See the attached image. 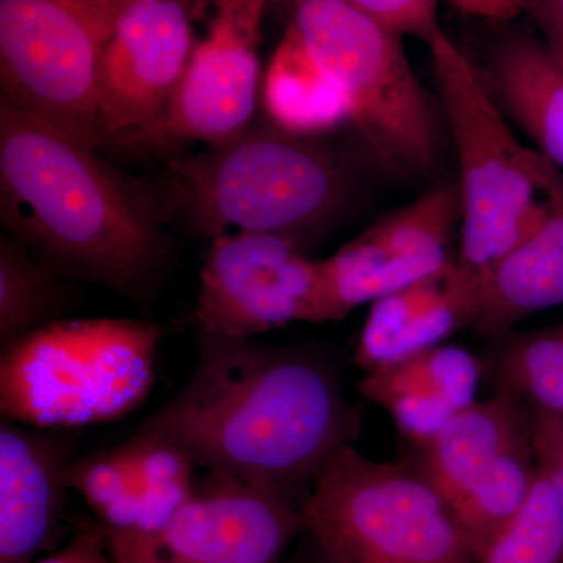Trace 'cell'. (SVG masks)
Returning a JSON list of instances; mask_svg holds the SVG:
<instances>
[{"label": "cell", "mask_w": 563, "mask_h": 563, "mask_svg": "<svg viewBox=\"0 0 563 563\" xmlns=\"http://www.w3.org/2000/svg\"><path fill=\"white\" fill-rule=\"evenodd\" d=\"M195 331L254 339L292 322H325L321 263L272 233L211 240L192 312Z\"/></svg>", "instance_id": "obj_9"}, {"label": "cell", "mask_w": 563, "mask_h": 563, "mask_svg": "<svg viewBox=\"0 0 563 563\" xmlns=\"http://www.w3.org/2000/svg\"><path fill=\"white\" fill-rule=\"evenodd\" d=\"M68 279L52 272L27 247L0 235V344L3 347L68 312Z\"/></svg>", "instance_id": "obj_20"}, {"label": "cell", "mask_w": 563, "mask_h": 563, "mask_svg": "<svg viewBox=\"0 0 563 563\" xmlns=\"http://www.w3.org/2000/svg\"><path fill=\"white\" fill-rule=\"evenodd\" d=\"M0 221L65 279L143 306L169 268L173 242L154 181L125 176L96 147L0 99Z\"/></svg>", "instance_id": "obj_2"}, {"label": "cell", "mask_w": 563, "mask_h": 563, "mask_svg": "<svg viewBox=\"0 0 563 563\" xmlns=\"http://www.w3.org/2000/svg\"><path fill=\"white\" fill-rule=\"evenodd\" d=\"M532 442L504 455L451 504V512L474 562L523 510L533 481Z\"/></svg>", "instance_id": "obj_21"}, {"label": "cell", "mask_w": 563, "mask_h": 563, "mask_svg": "<svg viewBox=\"0 0 563 563\" xmlns=\"http://www.w3.org/2000/svg\"><path fill=\"white\" fill-rule=\"evenodd\" d=\"M303 537H306V539L299 544L298 551H296L295 554L287 555L282 563H328V561L322 558L313 540L310 539L307 533H303Z\"/></svg>", "instance_id": "obj_30"}, {"label": "cell", "mask_w": 563, "mask_h": 563, "mask_svg": "<svg viewBox=\"0 0 563 563\" xmlns=\"http://www.w3.org/2000/svg\"><path fill=\"white\" fill-rule=\"evenodd\" d=\"M476 65V63H474ZM481 79L507 118H512L563 173V58L531 24L504 27L488 43Z\"/></svg>", "instance_id": "obj_16"}, {"label": "cell", "mask_w": 563, "mask_h": 563, "mask_svg": "<svg viewBox=\"0 0 563 563\" xmlns=\"http://www.w3.org/2000/svg\"><path fill=\"white\" fill-rule=\"evenodd\" d=\"M70 490L79 492L95 510L107 537L125 536L135 525L139 485L117 448L85 455L69 470Z\"/></svg>", "instance_id": "obj_24"}, {"label": "cell", "mask_w": 563, "mask_h": 563, "mask_svg": "<svg viewBox=\"0 0 563 563\" xmlns=\"http://www.w3.org/2000/svg\"><path fill=\"white\" fill-rule=\"evenodd\" d=\"M263 106L273 125L303 139H322L351 122L346 99L314 63L291 21L266 70Z\"/></svg>", "instance_id": "obj_19"}, {"label": "cell", "mask_w": 563, "mask_h": 563, "mask_svg": "<svg viewBox=\"0 0 563 563\" xmlns=\"http://www.w3.org/2000/svg\"><path fill=\"white\" fill-rule=\"evenodd\" d=\"M131 0H2L0 99L98 150L99 70Z\"/></svg>", "instance_id": "obj_8"}, {"label": "cell", "mask_w": 563, "mask_h": 563, "mask_svg": "<svg viewBox=\"0 0 563 563\" xmlns=\"http://www.w3.org/2000/svg\"><path fill=\"white\" fill-rule=\"evenodd\" d=\"M266 3L221 0L209 33L196 44L172 106L147 131L114 141L169 147L199 140L220 147L252 128L261 88L262 21Z\"/></svg>", "instance_id": "obj_11"}, {"label": "cell", "mask_w": 563, "mask_h": 563, "mask_svg": "<svg viewBox=\"0 0 563 563\" xmlns=\"http://www.w3.org/2000/svg\"><path fill=\"white\" fill-rule=\"evenodd\" d=\"M301 515L328 563H474L450 504L420 468L374 462L352 444L314 474Z\"/></svg>", "instance_id": "obj_6"}, {"label": "cell", "mask_w": 563, "mask_h": 563, "mask_svg": "<svg viewBox=\"0 0 563 563\" xmlns=\"http://www.w3.org/2000/svg\"><path fill=\"white\" fill-rule=\"evenodd\" d=\"M448 5L466 16L479 18L493 24L506 25L525 14L523 2L520 0H455Z\"/></svg>", "instance_id": "obj_29"}, {"label": "cell", "mask_w": 563, "mask_h": 563, "mask_svg": "<svg viewBox=\"0 0 563 563\" xmlns=\"http://www.w3.org/2000/svg\"><path fill=\"white\" fill-rule=\"evenodd\" d=\"M384 32L396 38L412 36L429 47L444 35L440 24L439 3L432 0H351Z\"/></svg>", "instance_id": "obj_25"}, {"label": "cell", "mask_w": 563, "mask_h": 563, "mask_svg": "<svg viewBox=\"0 0 563 563\" xmlns=\"http://www.w3.org/2000/svg\"><path fill=\"white\" fill-rule=\"evenodd\" d=\"M190 379L139 433L209 473L291 493L361 432L335 366L307 347L195 331Z\"/></svg>", "instance_id": "obj_1"}, {"label": "cell", "mask_w": 563, "mask_h": 563, "mask_svg": "<svg viewBox=\"0 0 563 563\" xmlns=\"http://www.w3.org/2000/svg\"><path fill=\"white\" fill-rule=\"evenodd\" d=\"M479 377L481 363L472 352L443 343L365 373L357 390L421 446L474 402Z\"/></svg>", "instance_id": "obj_17"}, {"label": "cell", "mask_w": 563, "mask_h": 563, "mask_svg": "<svg viewBox=\"0 0 563 563\" xmlns=\"http://www.w3.org/2000/svg\"><path fill=\"white\" fill-rule=\"evenodd\" d=\"M523 401L499 387L490 398L455 413L421 444L418 468L450 506L488 466L531 443L532 417Z\"/></svg>", "instance_id": "obj_18"}, {"label": "cell", "mask_w": 563, "mask_h": 563, "mask_svg": "<svg viewBox=\"0 0 563 563\" xmlns=\"http://www.w3.org/2000/svg\"><path fill=\"white\" fill-rule=\"evenodd\" d=\"M531 442L537 468L553 488L563 514V417L533 410Z\"/></svg>", "instance_id": "obj_26"}, {"label": "cell", "mask_w": 563, "mask_h": 563, "mask_svg": "<svg viewBox=\"0 0 563 563\" xmlns=\"http://www.w3.org/2000/svg\"><path fill=\"white\" fill-rule=\"evenodd\" d=\"M476 277L457 263L372 303L358 336L355 362L365 373L446 342L472 329Z\"/></svg>", "instance_id": "obj_14"}, {"label": "cell", "mask_w": 563, "mask_h": 563, "mask_svg": "<svg viewBox=\"0 0 563 563\" xmlns=\"http://www.w3.org/2000/svg\"><path fill=\"white\" fill-rule=\"evenodd\" d=\"M499 387L528 399L540 412L563 417V321L499 340Z\"/></svg>", "instance_id": "obj_22"}, {"label": "cell", "mask_w": 563, "mask_h": 563, "mask_svg": "<svg viewBox=\"0 0 563 563\" xmlns=\"http://www.w3.org/2000/svg\"><path fill=\"white\" fill-rule=\"evenodd\" d=\"M76 443L66 433L0 424V563H33L60 536Z\"/></svg>", "instance_id": "obj_13"}, {"label": "cell", "mask_w": 563, "mask_h": 563, "mask_svg": "<svg viewBox=\"0 0 563 563\" xmlns=\"http://www.w3.org/2000/svg\"><path fill=\"white\" fill-rule=\"evenodd\" d=\"M544 220L501 261L476 277L472 331L493 340L512 333L518 322L563 306V173L544 185Z\"/></svg>", "instance_id": "obj_15"}, {"label": "cell", "mask_w": 563, "mask_h": 563, "mask_svg": "<svg viewBox=\"0 0 563 563\" xmlns=\"http://www.w3.org/2000/svg\"><path fill=\"white\" fill-rule=\"evenodd\" d=\"M154 185L166 224L191 235L214 240L239 228L302 244L342 213L354 180L324 140L269 122L224 146L176 158Z\"/></svg>", "instance_id": "obj_3"}, {"label": "cell", "mask_w": 563, "mask_h": 563, "mask_svg": "<svg viewBox=\"0 0 563 563\" xmlns=\"http://www.w3.org/2000/svg\"><path fill=\"white\" fill-rule=\"evenodd\" d=\"M474 563H563V514L542 473L523 510Z\"/></svg>", "instance_id": "obj_23"}, {"label": "cell", "mask_w": 563, "mask_h": 563, "mask_svg": "<svg viewBox=\"0 0 563 563\" xmlns=\"http://www.w3.org/2000/svg\"><path fill=\"white\" fill-rule=\"evenodd\" d=\"M301 533L291 493L207 472L165 529L109 548L117 563H282Z\"/></svg>", "instance_id": "obj_10"}, {"label": "cell", "mask_w": 563, "mask_h": 563, "mask_svg": "<svg viewBox=\"0 0 563 563\" xmlns=\"http://www.w3.org/2000/svg\"><path fill=\"white\" fill-rule=\"evenodd\" d=\"M163 333L132 318H63L27 333L2 350V418L60 431L128 417L154 385Z\"/></svg>", "instance_id": "obj_4"}, {"label": "cell", "mask_w": 563, "mask_h": 563, "mask_svg": "<svg viewBox=\"0 0 563 563\" xmlns=\"http://www.w3.org/2000/svg\"><path fill=\"white\" fill-rule=\"evenodd\" d=\"M523 10L529 24L563 58V0H526Z\"/></svg>", "instance_id": "obj_28"}, {"label": "cell", "mask_w": 563, "mask_h": 563, "mask_svg": "<svg viewBox=\"0 0 563 563\" xmlns=\"http://www.w3.org/2000/svg\"><path fill=\"white\" fill-rule=\"evenodd\" d=\"M440 102L461 165L462 246L457 266L477 276L515 250L550 210L537 192L555 166L518 143L476 65L444 33L431 47Z\"/></svg>", "instance_id": "obj_5"}, {"label": "cell", "mask_w": 563, "mask_h": 563, "mask_svg": "<svg viewBox=\"0 0 563 563\" xmlns=\"http://www.w3.org/2000/svg\"><path fill=\"white\" fill-rule=\"evenodd\" d=\"M291 22L385 168L402 179L428 176L440 154L439 113L402 40L377 27L351 0H302Z\"/></svg>", "instance_id": "obj_7"}, {"label": "cell", "mask_w": 563, "mask_h": 563, "mask_svg": "<svg viewBox=\"0 0 563 563\" xmlns=\"http://www.w3.org/2000/svg\"><path fill=\"white\" fill-rule=\"evenodd\" d=\"M196 44L187 3L131 0L99 70L106 144L147 131L162 120L190 66Z\"/></svg>", "instance_id": "obj_12"}, {"label": "cell", "mask_w": 563, "mask_h": 563, "mask_svg": "<svg viewBox=\"0 0 563 563\" xmlns=\"http://www.w3.org/2000/svg\"><path fill=\"white\" fill-rule=\"evenodd\" d=\"M33 563H117L106 529L99 521H81L65 547Z\"/></svg>", "instance_id": "obj_27"}]
</instances>
